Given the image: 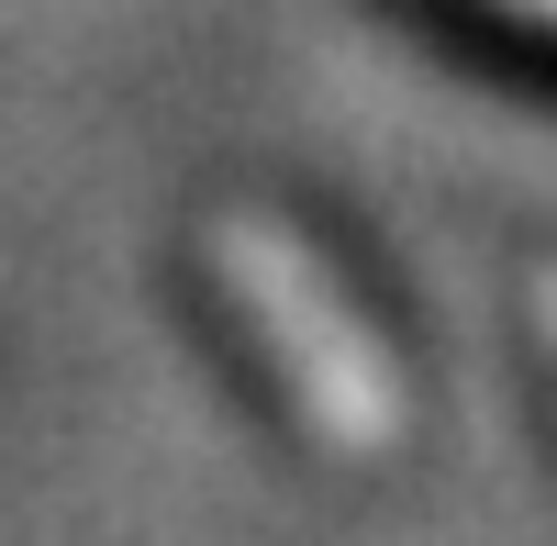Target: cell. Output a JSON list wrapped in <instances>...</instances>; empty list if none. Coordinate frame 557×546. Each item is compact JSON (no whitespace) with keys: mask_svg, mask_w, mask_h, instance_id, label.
I'll return each mask as SVG.
<instances>
[{"mask_svg":"<svg viewBox=\"0 0 557 546\" xmlns=\"http://www.w3.org/2000/svg\"><path fill=\"white\" fill-rule=\"evenodd\" d=\"M212 280L235 290L246 335L268 346L278 390L301 401V424H312L323 446H346V458L401 446L412 390H401V369H391V346H380V324L346 301V280L290 235V223L223 212V223H212Z\"/></svg>","mask_w":557,"mask_h":546,"instance_id":"1","label":"cell"},{"mask_svg":"<svg viewBox=\"0 0 557 546\" xmlns=\"http://www.w3.org/2000/svg\"><path fill=\"white\" fill-rule=\"evenodd\" d=\"M535 312H546V346H557V268H546V290H535Z\"/></svg>","mask_w":557,"mask_h":546,"instance_id":"2","label":"cell"},{"mask_svg":"<svg viewBox=\"0 0 557 546\" xmlns=\"http://www.w3.org/2000/svg\"><path fill=\"white\" fill-rule=\"evenodd\" d=\"M502 12H535V23H546V34H557V0H502Z\"/></svg>","mask_w":557,"mask_h":546,"instance_id":"3","label":"cell"}]
</instances>
